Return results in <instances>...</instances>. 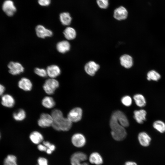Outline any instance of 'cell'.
<instances>
[{
    "label": "cell",
    "instance_id": "1",
    "mask_svg": "<svg viewBox=\"0 0 165 165\" xmlns=\"http://www.w3.org/2000/svg\"><path fill=\"white\" fill-rule=\"evenodd\" d=\"M111 134L113 138L117 141H121L126 137L127 133L125 127L118 122L116 117L112 114L110 121Z\"/></svg>",
    "mask_w": 165,
    "mask_h": 165
},
{
    "label": "cell",
    "instance_id": "2",
    "mask_svg": "<svg viewBox=\"0 0 165 165\" xmlns=\"http://www.w3.org/2000/svg\"><path fill=\"white\" fill-rule=\"evenodd\" d=\"M87 156L85 153L80 152L74 153L71 156L70 162L71 165H89L85 162L87 159Z\"/></svg>",
    "mask_w": 165,
    "mask_h": 165
},
{
    "label": "cell",
    "instance_id": "3",
    "mask_svg": "<svg viewBox=\"0 0 165 165\" xmlns=\"http://www.w3.org/2000/svg\"><path fill=\"white\" fill-rule=\"evenodd\" d=\"M59 86V82L57 80L50 78L45 81L43 86V88L47 94L52 95L54 94Z\"/></svg>",
    "mask_w": 165,
    "mask_h": 165
},
{
    "label": "cell",
    "instance_id": "4",
    "mask_svg": "<svg viewBox=\"0 0 165 165\" xmlns=\"http://www.w3.org/2000/svg\"><path fill=\"white\" fill-rule=\"evenodd\" d=\"M72 123L67 117H64L58 123H53L51 126L57 131H66L71 128Z\"/></svg>",
    "mask_w": 165,
    "mask_h": 165
},
{
    "label": "cell",
    "instance_id": "5",
    "mask_svg": "<svg viewBox=\"0 0 165 165\" xmlns=\"http://www.w3.org/2000/svg\"><path fill=\"white\" fill-rule=\"evenodd\" d=\"M53 122V119L51 115L42 113L38 120V124L41 127L46 128L51 126Z\"/></svg>",
    "mask_w": 165,
    "mask_h": 165
},
{
    "label": "cell",
    "instance_id": "6",
    "mask_svg": "<svg viewBox=\"0 0 165 165\" xmlns=\"http://www.w3.org/2000/svg\"><path fill=\"white\" fill-rule=\"evenodd\" d=\"M82 111L79 107H76L72 109L67 115V118L72 123L77 122L82 119Z\"/></svg>",
    "mask_w": 165,
    "mask_h": 165
},
{
    "label": "cell",
    "instance_id": "7",
    "mask_svg": "<svg viewBox=\"0 0 165 165\" xmlns=\"http://www.w3.org/2000/svg\"><path fill=\"white\" fill-rule=\"evenodd\" d=\"M8 67L9 69V72L13 75L20 74L24 71L23 66L18 62H10L8 65Z\"/></svg>",
    "mask_w": 165,
    "mask_h": 165
},
{
    "label": "cell",
    "instance_id": "8",
    "mask_svg": "<svg viewBox=\"0 0 165 165\" xmlns=\"http://www.w3.org/2000/svg\"><path fill=\"white\" fill-rule=\"evenodd\" d=\"M71 141L73 145L77 148H81L84 146L86 143V139L82 134L76 133L72 135Z\"/></svg>",
    "mask_w": 165,
    "mask_h": 165
},
{
    "label": "cell",
    "instance_id": "9",
    "mask_svg": "<svg viewBox=\"0 0 165 165\" xmlns=\"http://www.w3.org/2000/svg\"><path fill=\"white\" fill-rule=\"evenodd\" d=\"M2 9L6 15L9 16H13L16 11V8L13 2L10 0H6L3 2Z\"/></svg>",
    "mask_w": 165,
    "mask_h": 165
},
{
    "label": "cell",
    "instance_id": "10",
    "mask_svg": "<svg viewBox=\"0 0 165 165\" xmlns=\"http://www.w3.org/2000/svg\"><path fill=\"white\" fill-rule=\"evenodd\" d=\"M35 32L38 37L44 38L46 37L51 36L53 34L52 31L41 25H38L35 28Z\"/></svg>",
    "mask_w": 165,
    "mask_h": 165
},
{
    "label": "cell",
    "instance_id": "11",
    "mask_svg": "<svg viewBox=\"0 0 165 165\" xmlns=\"http://www.w3.org/2000/svg\"><path fill=\"white\" fill-rule=\"evenodd\" d=\"M99 68V65L92 61L87 63L84 67L86 72L91 76H94Z\"/></svg>",
    "mask_w": 165,
    "mask_h": 165
},
{
    "label": "cell",
    "instance_id": "12",
    "mask_svg": "<svg viewBox=\"0 0 165 165\" xmlns=\"http://www.w3.org/2000/svg\"><path fill=\"white\" fill-rule=\"evenodd\" d=\"M128 15L127 9L123 6L116 9L114 12V17L116 19L120 20L126 19Z\"/></svg>",
    "mask_w": 165,
    "mask_h": 165
},
{
    "label": "cell",
    "instance_id": "13",
    "mask_svg": "<svg viewBox=\"0 0 165 165\" xmlns=\"http://www.w3.org/2000/svg\"><path fill=\"white\" fill-rule=\"evenodd\" d=\"M138 139L140 144L145 147L148 146L151 141V138L150 135L144 131L141 132L138 134Z\"/></svg>",
    "mask_w": 165,
    "mask_h": 165
},
{
    "label": "cell",
    "instance_id": "14",
    "mask_svg": "<svg viewBox=\"0 0 165 165\" xmlns=\"http://www.w3.org/2000/svg\"><path fill=\"white\" fill-rule=\"evenodd\" d=\"M112 115L116 118L119 123L124 127L129 125V123L127 116L122 111L117 110L114 112Z\"/></svg>",
    "mask_w": 165,
    "mask_h": 165
},
{
    "label": "cell",
    "instance_id": "15",
    "mask_svg": "<svg viewBox=\"0 0 165 165\" xmlns=\"http://www.w3.org/2000/svg\"><path fill=\"white\" fill-rule=\"evenodd\" d=\"M147 113L143 109L135 110L134 112V118L139 124H142L146 120Z\"/></svg>",
    "mask_w": 165,
    "mask_h": 165
},
{
    "label": "cell",
    "instance_id": "16",
    "mask_svg": "<svg viewBox=\"0 0 165 165\" xmlns=\"http://www.w3.org/2000/svg\"><path fill=\"white\" fill-rule=\"evenodd\" d=\"M46 70L47 75L51 78L55 79L60 75L61 73L60 68L56 65L53 64L48 66Z\"/></svg>",
    "mask_w": 165,
    "mask_h": 165
},
{
    "label": "cell",
    "instance_id": "17",
    "mask_svg": "<svg viewBox=\"0 0 165 165\" xmlns=\"http://www.w3.org/2000/svg\"><path fill=\"white\" fill-rule=\"evenodd\" d=\"M18 86L20 89L25 91H30L32 89V84L29 79L24 77L19 81Z\"/></svg>",
    "mask_w": 165,
    "mask_h": 165
},
{
    "label": "cell",
    "instance_id": "18",
    "mask_svg": "<svg viewBox=\"0 0 165 165\" xmlns=\"http://www.w3.org/2000/svg\"><path fill=\"white\" fill-rule=\"evenodd\" d=\"M1 103L4 107L11 108L14 106L15 101L11 95L6 94L3 95L2 97Z\"/></svg>",
    "mask_w": 165,
    "mask_h": 165
},
{
    "label": "cell",
    "instance_id": "19",
    "mask_svg": "<svg viewBox=\"0 0 165 165\" xmlns=\"http://www.w3.org/2000/svg\"><path fill=\"white\" fill-rule=\"evenodd\" d=\"M121 64L126 68H129L133 65V60L132 57L127 54L122 55L120 58Z\"/></svg>",
    "mask_w": 165,
    "mask_h": 165
},
{
    "label": "cell",
    "instance_id": "20",
    "mask_svg": "<svg viewBox=\"0 0 165 165\" xmlns=\"http://www.w3.org/2000/svg\"><path fill=\"white\" fill-rule=\"evenodd\" d=\"M71 47L69 42L67 40H63L57 43L56 45L57 50L60 53H64L69 50Z\"/></svg>",
    "mask_w": 165,
    "mask_h": 165
},
{
    "label": "cell",
    "instance_id": "21",
    "mask_svg": "<svg viewBox=\"0 0 165 165\" xmlns=\"http://www.w3.org/2000/svg\"><path fill=\"white\" fill-rule=\"evenodd\" d=\"M29 138L33 143L36 145L40 144L44 139L42 134L38 131H33L30 134Z\"/></svg>",
    "mask_w": 165,
    "mask_h": 165
},
{
    "label": "cell",
    "instance_id": "22",
    "mask_svg": "<svg viewBox=\"0 0 165 165\" xmlns=\"http://www.w3.org/2000/svg\"><path fill=\"white\" fill-rule=\"evenodd\" d=\"M89 160L91 163L96 165H101L103 163L102 156L97 152H93L90 155Z\"/></svg>",
    "mask_w": 165,
    "mask_h": 165
},
{
    "label": "cell",
    "instance_id": "23",
    "mask_svg": "<svg viewBox=\"0 0 165 165\" xmlns=\"http://www.w3.org/2000/svg\"><path fill=\"white\" fill-rule=\"evenodd\" d=\"M63 34L65 38L68 40L74 39L76 36L75 30L72 27H67L64 30Z\"/></svg>",
    "mask_w": 165,
    "mask_h": 165
},
{
    "label": "cell",
    "instance_id": "24",
    "mask_svg": "<svg viewBox=\"0 0 165 165\" xmlns=\"http://www.w3.org/2000/svg\"><path fill=\"white\" fill-rule=\"evenodd\" d=\"M133 98L136 105L141 108L145 107L146 104V98L141 94H136L133 97Z\"/></svg>",
    "mask_w": 165,
    "mask_h": 165
},
{
    "label": "cell",
    "instance_id": "25",
    "mask_svg": "<svg viewBox=\"0 0 165 165\" xmlns=\"http://www.w3.org/2000/svg\"><path fill=\"white\" fill-rule=\"evenodd\" d=\"M42 104L44 107L48 109L53 108L55 105V102L53 98L50 96L45 97L42 100Z\"/></svg>",
    "mask_w": 165,
    "mask_h": 165
},
{
    "label": "cell",
    "instance_id": "26",
    "mask_svg": "<svg viewBox=\"0 0 165 165\" xmlns=\"http://www.w3.org/2000/svg\"><path fill=\"white\" fill-rule=\"evenodd\" d=\"M60 19L62 24L65 26L69 25L71 23L72 18L68 12H63L60 15Z\"/></svg>",
    "mask_w": 165,
    "mask_h": 165
},
{
    "label": "cell",
    "instance_id": "27",
    "mask_svg": "<svg viewBox=\"0 0 165 165\" xmlns=\"http://www.w3.org/2000/svg\"><path fill=\"white\" fill-rule=\"evenodd\" d=\"M51 115L53 119V123H58L64 117L62 112L59 109H54L53 110Z\"/></svg>",
    "mask_w": 165,
    "mask_h": 165
},
{
    "label": "cell",
    "instance_id": "28",
    "mask_svg": "<svg viewBox=\"0 0 165 165\" xmlns=\"http://www.w3.org/2000/svg\"><path fill=\"white\" fill-rule=\"evenodd\" d=\"M152 126L155 130L160 133L165 132V123L162 120H157L155 121L153 123Z\"/></svg>",
    "mask_w": 165,
    "mask_h": 165
},
{
    "label": "cell",
    "instance_id": "29",
    "mask_svg": "<svg viewBox=\"0 0 165 165\" xmlns=\"http://www.w3.org/2000/svg\"><path fill=\"white\" fill-rule=\"evenodd\" d=\"M26 117L25 112L22 109L18 110L14 112L13 114V119L17 121H22L25 119Z\"/></svg>",
    "mask_w": 165,
    "mask_h": 165
},
{
    "label": "cell",
    "instance_id": "30",
    "mask_svg": "<svg viewBox=\"0 0 165 165\" xmlns=\"http://www.w3.org/2000/svg\"><path fill=\"white\" fill-rule=\"evenodd\" d=\"M147 79L148 81H157L161 78L160 74L154 70L149 71L147 74Z\"/></svg>",
    "mask_w": 165,
    "mask_h": 165
},
{
    "label": "cell",
    "instance_id": "31",
    "mask_svg": "<svg viewBox=\"0 0 165 165\" xmlns=\"http://www.w3.org/2000/svg\"><path fill=\"white\" fill-rule=\"evenodd\" d=\"M4 165H18L17 158L13 155H9L5 158L3 162Z\"/></svg>",
    "mask_w": 165,
    "mask_h": 165
},
{
    "label": "cell",
    "instance_id": "32",
    "mask_svg": "<svg viewBox=\"0 0 165 165\" xmlns=\"http://www.w3.org/2000/svg\"><path fill=\"white\" fill-rule=\"evenodd\" d=\"M35 73L39 76L45 77L47 75L46 70L42 68H35L34 69Z\"/></svg>",
    "mask_w": 165,
    "mask_h": 165
},
{
    "label": "cell",
    "instance_id": "33",
    "mask_svg": "<svg viewBox=\"0 0 165 165\" xmlns=\"http://www.w3.org/2000/svg\"><path fill=\"white\" fill-rule=\"evenodd\" d=\"M121 101L123 104L126 106H130L132 102L131 98L129 96H126L123 97Z\"/></svg>",
    "mask_w": 165,
    "mask_h": 165
},
{
    "label": "cell",
    "instance_id": "34",
    "mask_svg": "<svg viewBox=\"0 0 165 165\" xmlns=\"http://www.w3.org/2000/svg\"><path fill=\"white\" fill-rule=\"evenodd\" d=\"M98 6L101 9H106L108 6V0H97Z\"/></svg>",
    "mask_w": 165,
    "mask_h": 165
},
{
    "label": "cell",
    "instance_id": "35",
    "mask_svg": "<svg viewBox=\"0 0 165 165\" xmlns=\"http://www.w3.org/2000/svg\"><path fill=\"white\" fill-rule=\"evenodd\" d=\"M38 164L37 165H48L47 160L45 158L40 157L37 160Z\"/></svg>",
    "mask_w": 165,
    "mask_h": 165
},
{
    "label": "cell",
    "instance_id": "36",
    "mask_svg": "<svg viewBox=\"0 0 165 165\" xmlns=\"http://www.w3.org/2000/svg\"><path fill=\"white\" fill-rule=\"evenodd\" d=\"M42 143V144L47 148L50 149L52 152L55 150L56 148L55 145L53 144H51L48 141H43Z\"/></svg>",
    "mask_w": 165,
    "mask_h": 165
},
{
    "label": "cell",
    "instance_id": "37",
    "mask_svg": "<svg viewBox=\"0 0 165 165\" xmlns=\"http://www.w3.org/2000/svg\"><path fill=\"white\" fill-rule=\"evenodd\" d=\"M38 4L42 6H47L50 3L51 0H38Z\"/></svg>",
    "mask_w": 165,
    "mask_h": 165
},
{
    "label": "cell",
    "instance_id": "38",
    "mask_svg": "<svg viewBox=\"0 0 165 165\" xmlns=\"http://www.w3.org/2000/svg\"><path fill=\"white\" fill-rule=\"evenodd\" d=\"M37 148L39 151L42 152H46L47 149V148L43 144H41L38 145Z\"/></svg>",
    "mask_w": 165,
    "mask_h": 165
},
{
    "label": "cell",
    "instance_id": "39",
    "mask_svg": "<svg viewBox=\"0 0 165 165\" xmlns=\"http://www.w3.org/2000/svg\"><path fill=\"white\" fill-rule=\"evenodd\" d=\"M5 90V87L2 85L0 84V96L3 94Z\"/></svg>",
    "mask_w": 165,
    "mask_h": 165
},
{
    "label": "cell",
    "instance_id": "40",
    "mask_svg": "<svg viewBox=\"0 0 165 165\" xmlns=\"http://www.w3.org/2000/svg\"><path fill=\"white\" fill-rule=\"evenodd\" d=\"M124 165H138V164L135 162L129 161L126 162Z\"/></svg>",
    "mask_w": 165,
    "mask_h": 165
},
{
    "label": "cell",
    "instance_id": "41",
    "mask_svg": "<svg viewBox=\"0 0 165 165\" xmlns=\"http://www.w3.org/2000/svg\"><path fill=\"white\" fill-rule=\"evenodd\" d=\"M46 152L47 154H50L52 153L53 152L50 149L47 148Z\"/></svg>",
    "mask_w": 165,
    "mask_h": 165
},
{
    "label": "cell",
    "instance_id": "42",
    "mask_svg": "<svg viewBox=\"0 0 165 165\" xmlns=\"http://www.w3.org/2000/svg\"><path fill=\"white\" fill-rule=\"evenodd\" d=\"M0 138H1V135H0Z\"/></svg>",
    "mask_w": 165,
    "mask_h": 165
}]
</instances>
